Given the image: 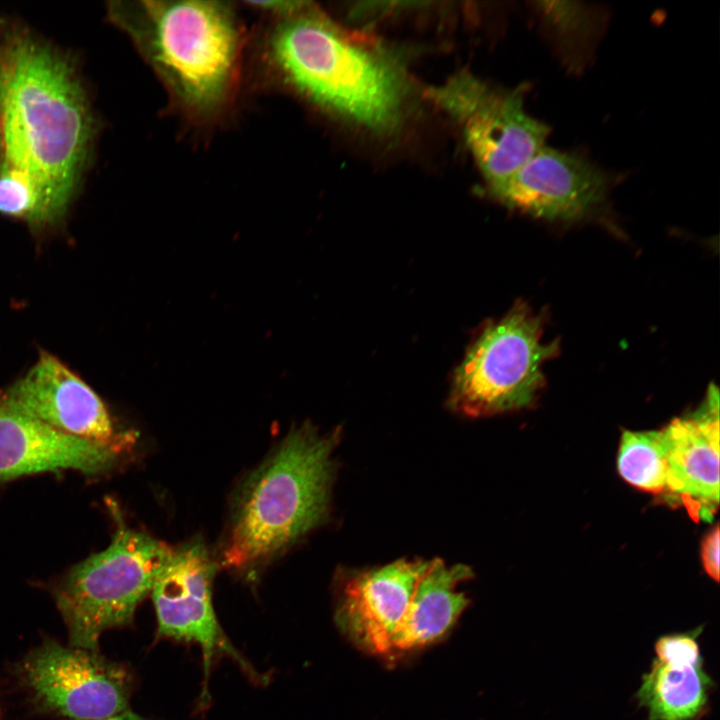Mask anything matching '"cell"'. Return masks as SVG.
I'll return each mask as SVG.
<instances>
[{
  "mask_svg": "<svg viewBox=\"0 0 720 720\" xmlns=\"http://www.w3.org/2000/svg\"><path fill=\"white\" fill-rule=\"evenodd\" d=\"M713 680L703 662H662L656 658L636 693L648 720H698L706 712Z\"/></svg>",
  "mask_w": 720,
  "mask_h": 720,
  "instance_id": "15",
  "label": "cell"
},
{
  "mask_svg": "<svg viewBox=\"0 0 720 720\" xmlns=\"http://www.w3.org/2000/svg\"><path fill=\"white\" fill-rule=\"evenodd\" d=\"M719 528L715 526L705 537L701 547V560L706 573L716 582L719 580Z\"/></svg>",
  "mask_w": 720,
  "mask_h": 720,
  "instance_id": "19",
  "label": "cell"
},
{
  "mask_svg": "<svg viewBox=\"0 0 720 720\" xmlns=\"http://www.w3.org/2000/svg\"><path fill=\"white\" fill-rule=\"evenodd\" d=\"M2 159L27 175L36 194L31 228L66 214L87 163L93 120L72 62L24 29L0 36Z\"/></svg>",
  "mask_w": 720,
  "mask_h": 720,
  "instance_id": "1",
  "label": "cell"
},
{
  "mask_svg": "<svg viewBox=\"0 0 720 720\" xmlns=\"http://www.w3.org/2000/svg\"><path fill=\"white\" fill-rule=\"evenodd\" d=\"M542 334L541 320L523 303L487 325L455 372L452 408L485 416L531 404L544 384L542 367L557 352Z\"/></svg>",
  "mask_w": 720,
  "mask_h": 720,
  "instance_id": "7",
  "label": "cell"
},
{
  "mask_svg": "<svg viewBox=\"0 0 720 720\" xmlns=\"http://www.w3.org/2000/svg\"><path fill=\"white\" fill-rule=\"evenodd\" d=\"M617 470L632 486L664 495L667 463L663 430L624 431L617 453Z\"/></svg>",
  "mask_w": 720,
  "mask_h": 720,
  "instance_id": "16",
  "label": "cell"
},
{
  "mask_svg": "<svg viewBox=\"0 0 720 720\" xmlns=\"http://www.w3.org/2000/svg\"><path fill=\"white\" fill-rule=\"evenodd\" d=\"M217 565L200 540L173 552L152 588L158 635L201 648L206 690L213 660L227 655L249 676L253 667L236 651L223 632L213 607L212 586Z\"/></svg>",
  "mask_w": 720,
  "mask_h": 720,
  "instance_id": "10",
  "label": "cell"
},
{
  "mask_svg": "<svg viewBox=\"0 0 720 720\" xmlns=\"http://www.w3.org/2000/svg\"><path fill=\"white\" fill-rule=\"evenodd\" d=\"M173 549L118 519L109 546L71 568L52 589L69 645L98 650L104 631L129 624Z\"/></svg>",
  "mask_w": 720,
  "mask_h": 720,
  "instance_id": "6",
  "label": "cell"
},
{
  "mask_svg": "<svg viewBox=\"0 0 720 720\" xmlns=\"http://www.w3.org/2000/svg\"><path fill=\"white\" fill-rule=\"evenodd\" d=\"M17 678L36 708L67 720H105L127 710L129 671L98 650L45 640L17 665Z\"/></svg>",
  "mask_w": 720,
  "mask_h": 720,
  "instance_id": "9",
  "label": "cell"
},
{
  "mask_svg": "<svg viewBox=\"0 0 720 720\" xmlns=\"http://www.w3.org/2000/svg\"><path fill=\"white\" fill-rule=\"evenodd\" d=\"M105 720H147L131 711H124L120 714L107 718Z\"/></svg>",
  "mask_w": 720,
  "mask_h": 720,
  "instance_id": "20",
  "label": "cell"
},
{
  "mask_svg": "<svg viewBox=\"0 0 720 720\" xmlns=\"http://www.w3.org/2000/svg\"><path fill=\"white\" fill-rule=\"evenodd\" d=\"M36 209V194L26 174L0 163V213L31 225Z\"/></svg>",
  "mask_w": 720,
  "mask_h": 720,
  "instance_id": "17",
  "label": "cell"
},
{
  "mask_svg": "<svg viewBox=\"0 0 720 720\" xmlns=\"http://www.w3.org/2000/svg\"><path fill=\"white\" fill-rule=\"evenodd\" d=\"M128 452L53 428L0 396V483L66 469L98 475L114 469Z\"/></svg>",
  "mask_w": 720,
  "mask_h": 720,
  "instance_id": "13",
  "label": "cell"
},
{
  "mask_svg": "<svg viewBox=\"0 0 720 720\" xmlns=\"http://www.w3.org/2000/svg\"><path fill=\"white\" fill-rule=\"evenodd\" d=\"M2 159V138H1V130H0V162Z\"/></svg>",
  "mask_w": 720,
  "mask_h": 720,
  "instance_id": "21",
  "label": "cell"
},
{
  "mask_svg": "<svg viewBox=\"0 0 720 720\" xmlns=\"http://www.w3.org/2000/svg\"><path fill=\"white\" fill-rule=\"evenodd\" d=\"M257 54L270 84L327 112L376 130L399 119L403 88L395 67L346 38L309 3L270 18Z\"/></svg>",
  "mask_w": 720,
  "mask_h": 720,
  "instance_id": "3",
  "label": "cell"
},
{
  "mask_svg": "<svg viewBox=\"0 0 720 720\" xmlns=\"http://www.w3.org/2000/svg\"><path fill=\"white\" fill-rule=\"evenodd\" d=\"M0 720H1V715H0Z\"/></svg>",
  "mask_w": 720,
  "mask_h": 720,
  "instance_id": "22",
  "label": "cell"
},
{
  "mask_svg": "<svg viewBox=\"0 0 720 720\" xmlns=\"http://www.w3.org/2000/svg\"><path fill=\"white\" fill-rule=\"evenodd\" d=\"M702 626L684 633L663 635L655 643L657 660L662 662L698 664L703 662L698 644Z\"/></svg>",
  "mask_w": 720,
  "mask_h": 720,
  "instance_id": "18",
  "label": "cell"
},
{
  "mask_svg": "<svg viewBox=\"0 0 720 720\" xmlns=\"http://www.w3.org/2000/svg\"><path fill=\"white\" fill-rule=\"evenodd\" d=\"M0 396L23 414L65 433L126 451L136 442L130 432L116 429L95 391L50 353L41 352Z\"/></svg>",
  "mask_w": 720,
  "mask_h": 720,
  "instance_id": "11",
  "label": "cell"
},
{
  "mask_svg": "<svg viewBox=\"0 0 720 720\" xmlns=\"http://www.w3.org/2000/svg\"><path fill=\"white\" fill-rule=\"evenodd\" d=\"M431 96L460 126L491 190L545 147L549 129L525 111L519 92L501 93L460 73Z\"/></svg>",
  "mask_w": 720,
  "mask_h": 720,
  "instance_id": "8",
  "label": "cell"
},
{
  "mask_svg": "<svg viewBox=\"0 0 720 720\" xmlns=\"http://www.w3.org/2000/svg\"><path fill=\"white\" fill-rule=\"evenodd\" d=\"M339 432L290 431L235 495L220 564L248 576L280 557L328 515Z\"/></svg>",
  "mask_w": 720,
  "mask_h": 720,
  "instance_id": "4",
  "label": "cell"
},
{
  "mask_svg": "<svg viewBox=\"0 0 720 720\" xmlns=\"http://www.w3.org/2000/svg\"><path fill=\"white\" fill-rule=\"evenodd\" d=\"M469 567L441 559L397 560L345 577L337 593L335 620L359 649L395 658L445 636L469 600L458 589Z\"/></svg>",
  "mask_w": 720,
  "mask_h": 720,
  "instance_id": "5",
  "label": "cell"
},
{
  "mask_svg": "<svg viewBox=\"0 0 720 720\" xmlns=\"http://www.w3.org/2000/svg\"><path fill=\"white\" fill-rule=\"evenodd\" d=\"M667 480L664 496L696 520L710 521L719 504V396L711 387L694 412L662 428Z\"/></svg>",
  "mask_w": 720,
  "mask_h": 720,
  "instance_id": "14",
  "label": "cell"
},
{
  "mask_svg": "<svg viewBox=\"0 0 720 720\" xmlns=\"http://www.w3.org/2000/svg\"><path fill=\"white\" fill-rule=\"evenodd\" d=\"M608 187L607 175L588 160L544 147L491 192L535 217L576 220L604 200Z\"/></svg>",
  "mask_w": 720,
  "mask_h": 720,
  "instance_id": "12",
  "label": "cell"
},
{
  "mask_svg": "<svg viewBox=\"0 0 720 720\" xmlns=\"http://www.w3.org/2000/svg\"><path fill=\"white\" fill-rule=\"evenodd\" d=\"M125 32L186 119L207 124L231 106L240 80L244 30L224 1H114Z\"/></svg>",
  "mask_w": 720,
  "mask_h": 720,
  "instance_id": "2",
  "label": "cell"
}]
</instances>
